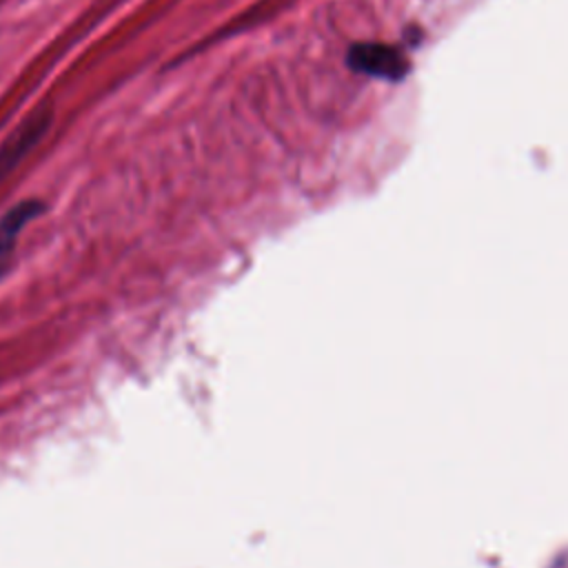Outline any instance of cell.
<instances>
[{
	"instance_id": "obj_1",
	"label": "cell",
	"mask_w": 568,
	"mask_h": 568,
	"mask_svg": "<svg viewBox=\"0 0 568 568\" xmlns=\"http://www.w3.org/2000/svg\"><path fill=\"white\" fill-rule=\"evenodd\" d=\"M51 126V109L38 106L33 109L0 144V184L16 171V166L36 149V144L44 138Z\"/></svg>"
},
{
	"instance_id": "obj_2",
	"label": "cell",
	"mask_w": 568,
	"mask_h": 568,
	"mask_svg": "<svg viewBox=\"0 0 568 568\" xmlns=\"http://www.w3.org/2000/svg\"><path fill=\"white\" fill-rule=\"evenodd\" d=\"M346 62L353 71L382 78V80H402L408 73L406 55L390 44L382 42H357L348 49Z\"/></svg>"
},
{
	"instance_id": "obj_3",
	"label": "cell",
	"mask_w": 568,
	"mask_h": 568,
	"mask_svg": "<svg viewBox=\"0 0 568 568\" xmlns=\"http://www.w3.org/2000/svg\"><path fill=\"white\" fill-rule=\"evenodd\" d=\"M42 211H44V204L40 200H22L2 215V220H0V275L9 268L20 231L33 217H38Z\"/></svg>"
}]
</instances>
